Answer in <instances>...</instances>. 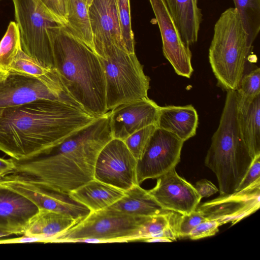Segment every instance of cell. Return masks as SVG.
Here are the masks:
<instances>
[{"mask_svg":"<svg viewBox=\"0 0 260 260\" xmlns=\"http://www.w3.org/2000/svg\"><path fill=\"white\" fill-rule=\"evenodd\" d=\"M21 49L20 34L17 23L11 21L0 41V69L8 71L18 51Z\"/></svg>","mask_w":260,"mask_h":260,"instance_id":"cell-28","label":"cell"},{"mask_svg":"<svg viewBox=\"0 0 260 260\" xmlns=\"http://www.w3.org/2000/svg\"><path fill=\"white\" fill-rule=\"evenodd\" d=\"M219 226L220 224L217 220L207 219L194 228L187 237L191 240H198L212 236L218 232Z\"/></svg>","mask_w":260,"mask_h":260,"instance_id":"cell-33","label":"cell"},{"mask_svg":"<svg viewBox=\"0 0 260 260\" xmlns=\"http://www.w3.org/2000/svg\"><path fill=\"white\" fill-rule=\"evenodd\" d=\"M181 215L177 216L175 214L174 219L173 226L177 238L187 237L194 228L207 219L203 214L197 209L190 213Z\"/></svg>","mask_w":260,"mask_h":260,"instance_id":"cell-32","label":"cell"},{"mask_svg":"<svg viewBox=\"0 0 260 260\" xmlns=\"http://www.w3.org/2000/svg\"><path fill=\"white\" fill-rule=\"evenodd\" d=\"M236 91L238 98L247 102L260 94V69L244 71Z\"/></svg>","mask_w":260,"mask_h":260,"instance_id":"cell-30","label":"cell"},{"mask_svg":"<svg viewBox=\"0 0 260 260\" xmlns=\"http://www.w3.org/2000/svg\"><path fill=\"white\" fill-rule=\"evenodd\" d=\"M81 220L62 213L39 209L38 213L27 225L23 235L40 237L41 242H50L53 237Z\"/></svg>","mask_w":260,"mask_h":260,"instance_id":"cell-23","label":"cell"},{"mask_svg":"<svg viewBox=\"0 0 260 260\" xmlns=\"http://www.w3.org/2000/svg\"><path fill=\"white\" fill-rule=\"evenodd\" d=\"M260 179V154L255 156L236 191L243 190Z\"/></svg>","mask_w":260,"mask_h":260,"instance_id":"cell-35","label":"cell"},{"mask_svg":"<svg viewBox=\"0 0 260 260\" xmlns=\"http://www.w3.org/2000/svg\"><path fill=\"white\" fill-rule=\"evenodd\" d=\"M198 0H164L182 38L188 46L197 42L202 14Z\"/></svg>","mask_w":260,"mask_h":260,"instance_id":"cell-20","label":"cell"},{"mask_svg":"<svg viewBox=\"0 0 260 260\" xmlns=\"http://www.w3.org/2000/svg\"><path fill=\"white\" fill-rule=\"evenodd\" d=\"M98 117L49 100L4 109L0 111V151L18 161L47 154Z\"/></svg>","mask_w":260,"mask_h":260,"instance_id":"cell-1","label":"cell"},{"mask_svg":"<svg viewBox=\"0 0 260 260\" xmlns=\"http://www.w3.org/2000/svg\"><path fill=\"white\" fill-rule=\"evenodd\" d=\"M158 23L166 58L179 76L190 78L193 71L191 52L182 41L164 0H149Z\"/></svg>","mask_w":260,"mask_h":260,"instance_id":"cell-13","label":"cell"},{"mask_svg":"<svg viewBox=\"0 0 260 260\" xmlns=\"http://www.w3.org/2000/svg\"><path fill=\"white\" fill-rule=\"evenodd\" d=\"M156 179V185L148 191L164 210L186 214L199 205L202 198L175 169Z\"/></svg>","mask_w":260,"mask_h":260,"instance_id":"cell-14","label":"cell"},{"mask_svg":"<svg viewBox=\"0 0 260 260\" xmlns=\"http://www.w3.org/2000/svg\"><path fill=\"white\" fill-rule=\"evenodd\" d=\"M88 7L83 0H68L67 29L94 52Z\"/></svg>","mask_w":260,"mask_h":260,"instance_id":"cell-25","label":"cell"},{"mask_svg":"<svg viewBox=\"0 0 260 260\" xmlns=\"http://www.w3.org/2000/svg\"><path fill=\"white\" fill-rule=\"evenodd\" d=\"M22 50L43 66L54 69L50 27L63 25L39 0H12Z\"/></svg>","mask_w":260,"mask_h":260,"instance_id":"cell-8","label":"cell"},{"mask_svg":"<svg viewBox=\"0 0 260 260\" xmlns=\"http://www.w3.org/2000/svg\"><path fill=\"white\" fill-rule=\"evenodd\" d=\"M7 72L0 69V79L6 74Z\"/></svg>","mask_w":260,"mask_h":260,"instance_id":"cell-39","label":"cell"},{"mask_svg":"<svg viewBox=\"0 0 260 260\" xmlns=\"http://www.w3.org/2000/svg\"><path fill=\"white\" fill-rule=\"evenodd\" d=\"M54 69L67 93L88 113L108 112L106 84L99 57L63 25L50 27Z\"/></svg>","mask_w":260,"mask_h":260,"instance_id":"cell-3","label":"cell"},{"mask_svg":"<svg viewBox=\"0 0 260 260\" xmlns=\"http://www.w3.org/2000/svg\"><path fill=\"white\" fill-rule=\"evenodd\" d=\"M194 187L202 198L209 197L218 191L215 185L205 179L198 181Z\"/></svg>","mask_w":260,"mask_h":260,"instance_id":"cell-36","label":"cell"},{"mask_svg":"<svg viewBox=\"0 0 260 260\" xmlns=\"http://www.w3.org/2000/svg\"><path fill=\"white\" fill-rule=\"evenodd\" d=\"M251 48L237 9H226L214 25L209 49V62L221 88L236 90Z\"/></svg>","mask_w":260,"mask_h":260,"instance_id":"cell-5","label":"cell"},{"mask_svg":"<svg viewBox=\"0 0 260 260\" xmlns=\"http://www.w3.org/2000/svg\"><path fill=\"white\" fill-rule=\"evenodd\" d=\"M205 165L215 174L220 195L236 191L253 158L240 133L236 104H224Z\"/></svg>","mask_w":260,"mask_h":260,"instance_id":"cell-4","label":"cell"},{"mask_svg":"<svg viewBox=\"0 0 260 260\" xmlns=\"http://www.w3.org/2000/svg\"><path fill=\"white\" fill-rule=\"evenodd\" d=\"M159 106L148 98L122 104L110 111L113 138L124 141L136 131L156 124Z\"/></svg>","mask_w":260,"mask_h":260,"instance_id":"cell-15","label":"cell"},{"mask_svg":"<svg viewBox=\"0 0 260 260\" xmlns=\"http://www.w3.org/2000/svg\"><path fill=\"white\" fill-rule=\"evenodd\" d=\"M145 217L129 215L109 208L91 212L78 223L53 237L50 242H79L86 239L95 242L138 240Z\"/></svg>","mask_w":260,"mask_h":260,"instance_id":"cell-7","label":"cell"},{"mask_svg":"<svg viewBox=\"0 0 260 260\" xmlns=\"http://www.w3.org/2000/svg\"><path fill=\"white\" fill-rule=\"evenodd\" d=\"M0 184L25 197L39 209L62 213L80 220L91 212L86 206L74 200L68 193L39 188L16 181L0 180Z\"/></svg>","mask_w":260,"mask_h":260,"instance_id":"cell-16","label":"cell"},{"mask_svg":"<svg viewBox=\"0 0 260 260\" xmlns=\"http://www.w3.org/2000/svg\"><path fill=\"white\" fill-rule=\"evenodd\" d=\"M260 207V179L248 187L220 196L198 205L197 209L208 219L217 220L221 225L234 224L257 211Z\"/></svg>","mask_w":260,"mask_h":260,"instance_id":"cell-12","label":"cell"},{"mask_svg":"<svg viewBox=\"0 0 260 260\" xmlns=\"http://www.w3.org/2000/svg\"><path fill=\"white\" fill-rule=\"evenodd\" d=\"M43 6L64 25L67 14L68 0H39Z\"/></svg>","mask_w":260,"mask_h":260,"instance_id":"cell-34","label":"cell"},{"mask_svg":"<svg viewBox=\"0 0 260 260\" xmlns=\"http://www.w3.org/2000/svg\"><path fill=\"white\" fill-rule=\"evenodd\" d=\"M14 166L12 158L4 159L0 157V177L11 171Z\"/></svg>","mask_w":260,"mask_h":260,"instance_id":"cell-37","label":"cell"},{"mask_svg":"<svg viewBox=\"0 0 260 260\" xmlns=\"http://www.w3.org/2000/svg\"><path fill=\"white\" fill-rule=\"evenodd\" d=\"M121 38L125 50L135 53V41L131 26L129 0H116Z\"/></svg>","mask_w":260,"mask_h":260,"instance_id":"cell-29","label":"cell"},{"mask_svg":"<svg viewBox=\"0 0 260 260\" xmlns=\"http://www.w3.org/2000/svg\"><path fill=\"white\" fill-rule=\"evenodd\" d=\"M9 236V235H8L7 234H5L4 233L0 232V238L3 237H5V236Z\"/></svg>","mask_w":260,"mask_h":260,"instance_id":"cell-41","label":"cell"},{"mask_svg":"<svg viewBox=\"0 0 260 260\" xmlns=\"http://www.w3.org/2000/svg\"><path fill=\"white\" fill-rule=\"evenodd\" d=\"M98 56L105 76L108 112L122 104L148 98L150 78L135 53L110 45Z\"/></svg>","mask_w":260,"mask_h":260,"instance_id":"cell-6","label":"cell"},{"mask_svg":"<svg viewBox=\"0 0 260 260\" xmlns=\"http://www.w3.org/2000/svg\"><path fill=\"white\" fill-rule=\"evenodd\" d=\"M237 106L240 133L254 158L260 154V94L251 102L244 101L237 96Z\"/></svg>","mask_w":260,"mask_h":260,"instance_id":"cell-22","label":"cell"},{"mask_svg":"<svg viewBox=\"0 0 260 260\" xmlns=\"http://www.w3.org/2000/svg\"><path fill=\"white\" fill-rule=\"evenodd\" d=\"M108 208L137 217L152 216L169 211L162 209L148 190L139 184L125 191L120 199Z\"/></svg>","mask_w":260,"mask_h":260,"instance_id":"cell-24","label":"cell"},{"mask_svg":"<svg viewBox=\"0 0 260 260\" xmlns=\"http://www.w3.org/2000/svg\"><path fill=\"white\" fill-rule=\"evenodd\" d=\"M145 241L149 242H171L172 241L167 238L164 237H157V238H153L146 240Z\"/></svg>","mask_w":260,"mask_h":260,"instance_id":"cell-38","label":"cell"},{"mask_svg":"<svg viewBox=\"0 0 260 260\" xmlns=\"http://www.w3.org/2000/svg\"><path fill=\"white\" fill-rule=\"evenodd\" d=\"M88 7L93 0H83Z\"/></svg>","mask_w":260,"mask_h":260,"instance_id":"cell-40","label":"cell"},{"mask_svg":"<svg viewBox=\"0 0 260 260\" xmlns=\"http://www.w3.org/2000/svg\"><path fill=\"white\" fill-rule=\"evenodd\" d=\"M137 160L123 141L113 138L99 153L94 179L126 191L136 184Z\"/></svg>","mask_w":260,"mask_h":260,"instance_id":"cell-11","label":"cell"},{"mask_svg":"<svg viewBox=\"0 0 260 260\" xmlns=\"http://www.w3.org/2000/svg\"><path fill=\"white\" fill-rule=\"evenodd\" d=\"M39 208L30 200L0 184V232L24 235Z\"/></svg>","mask_w":260,"mask_h":260,"instance_id":"cell-18","label":"cell"},{"mask_svg":"<svg viewBox=\"0 0 260 260\" xmlns=\"http://www.w3.org/2000/svg\"><path fill=\"white\" fill-rule=\"evenodd\" d=\"M157 128L156 124H151L133 133L123 141L126 147L138 160Z\"/></svg>","mask_w":260,"mask_h":260,"instance_id":"cell-31","label":"cell"},{"mask_svg":"<svg viewBox=\"0 0 260 260\" xmlns=\"http://www.w3.org/2000/svg\"><path fill=\"white\" fill-rule=\"evenodd\" d=\"M124 191L93 179L69 193L91 212H95L111 206L124 195Z\"/></svg>","mask_w":260,"mask_h":260,"instance_id":"cell-21","label":"cell"},{"mask_svg":"<svg viewBox=\"0 0 260 260\" xmlns=\"http://www.w3.org/2000/svg\"><path fill=\"white\" fill-rule=\"evenodd\" d=\"M198 115L191 105L160 107L157 127L170 132L184 142L196 134Z\"/></svg>","mask_w":260,"mask_h":260,"instance_id":"cell-19","label":"cell"},{"mask_svg":"<svg viewBox=\"0 0 260 260\" xmlns=\"http://www.w3.org/2000/svg\"><path fill=\"white\" fill-rule=\"evenodd\" d=\"M9 71L42 79L60 92L67 94L55 70L43 66L34 58L25 53L22 49L18 51Z\"/></svg>","mask_w":260,"mask_h":260,"instance_id":"cell-26","label":"cell"},{"mask_svg":"<svg viewBox=\"0 0 260 260\" xmlns=\"http://www.w3.org/2000/svg\"><path fill=\"white\" fill-rule=\"evenodd\" d=\"M101 145L91 134L77 131L46 155L26 160L12 158L14 166L0 180L16 181L69 193L94 179Z\"/></svg>","mask_w":260,"mask_h":260,"instance_id":"cell-2","label":"cell"},{"mask_svg":"<svg viewBox=\"0 0 260 260\" xmlns=\"http://www.w3.org/2000/svg\"><path fill=\"white\" fill-rule=\"evenodd\" d=\"M88 10L96 55L110 45L125 51L121 38L116 0H93Z\"/></svg>","mask_w":260,"mask_h":260,"instance_id":"cell-17","label":"cell"},{"mask_svg":"<svg viewBox=\"0 0 260 260\" xmlns=\"http://www.w3.org/2000/svg\"><path fill=\"white\" fill-rule=\"evenodd\" d=\"M246 31L249 47L260 30V0H233Z\"/></svg>","mask_w":260,"mask_h":260,"instance_id":"cell-27","label":"cell"},{"mask_svg":"<svg viewBox=\"0 0 260 260\" xmlns=\"http://www.w3.org/2000/svg\"><path fill=\"white\" fill-rule=\"evenodd\" d=\"M39 100L61 101L82 109L68 95L42 79L11 71L0 79V111Z\"/></svg>","mask_w":260,"mask_h":260,"instance_id":"cell-9","label":"cell"},{"mask_svg":"<svg viewBox=\"0 0 260 260\" xmlns=\"http://www.w3.org/2000/svg\"><path fill=\"white\" fill-rule=\"evenodd\" d=\"M183 143L175 134L157 127L137 160L138 184L148 179L157 178L175 169L180 160Z\"/></svg>","mask_w":260,"mask_h":260,"instance_id":"cell-10","label":"cell"}]
</instances>
